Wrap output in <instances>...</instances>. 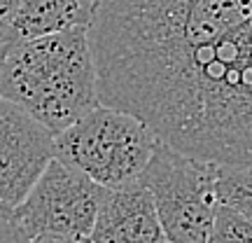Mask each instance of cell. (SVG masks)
<instances>
[{
    "instance_id": "obj_5",
    "label": "cell",
    "mask_w": 252,
    "mask_h": 243,
    "mask_svg": "<svg viewBox=\"0 0 252 243\" xmlns=\"http://www.w3.org/2000/svg\"><path fill=\"white\" fill-rule=\"evenodd\" d=\"M103 192L105 187L91 175L52 157L12 220L28 239L40 234L89 236Z\"/></svg>"
},
{
    "instance_id": "obj_9",
    "label": "cell",
    "mask_w": 252,
    "mask_h": 243,
    "mask_svg": "<svg viewBox=\"0 0 252 243\" xmlns=\"http://www.w3.org/2000/svg\"><path fill=\"white\" fill-rule=\"evenodd\" d=\"M217 201L238 210L252 222V169L220 164L217 173Z\"/></svg>"
},
{
    "instance_id": "obj_13",
    "label": "cell",
    "mask_w": 252,
    "mask_h": 243,
    "mask_svg": "<svg viewBox=\"0 0 252 243\" xmlns=\"http://www.w3.org/2000/svg\"><path fill=\"white\" fill-rule=\"evenodd\" d=\"M31 243H94L89 236H72V234H40L33 236Z\"/></svg>"
},
{
    "instance_id": "obj_14",
    "label": "cell",
    "mask_w": 252,
    "mask_h": 243,
    "mask_svg": "<svg viewBox=\"0 0 252 243\" xmlns=\"http://www.w3.org/2000/svg\"><path fill=\"white\" fill-rule=\"evenodd\" d=\"M5 45H7V42H2V40H0V61H2V54H5Z\"/></svg>"
},
{
    "instance_id": "obj_4",
    "label": "cell",
    "mask_w": 252,
    "mask_h": 243,
    "mask_svg": "<svg viewBox=\"0 0 252 243\" xmlns=\"http://www.w3.org/2000/svg\"><path fill=\"white\" fill-rule=\"evenodd\" d=\"M220 162L159 140L140 180L150 187L168 243H208L215 220Z\"/></svg>"
},
{
    "instance_id": "obj_10",
    "label": "cell",
    "mask_w": 252,
    "mask_h": 243,
    "mask_svg": "<svg viewBox=\"0 0 252 243\" xmlns=\"http://www.w3.org/2000/svg\"><path fill=\"white\" fill-rule=\"evenodd\" d=\"M208 243H252V222L238 210L220 204L208 234Z\"/></svg>"
},
{
    "instance_id": "obj_1",
    "label": "cell",
    "mask_w": 252,
    "mask_h": 243,
    "mask_svg": "<svg viewBox=\"0 0 252 243\" xmlns=\"http://www.w3.org/2000/svg\"><path fill=\"white\" fill-rule=\"evenodd\" d=\"M100 103L161 143L252 169V0H100Z\"/></svg>"
},
{
    "instance_id": "obj_11",
    "label": "cell",
    "mask_w": 252,
    "mask_h": 243,
    "mask_svg": "<svg viewBox=\"0 0 252 243\" xmlns=\"http://www.w3.org/2000/svg\"><path fill=\"white\" fill-rule=\"evenodd\" d=\"M0 243H31V239L14 220H2L0 222Z\"/></svg>"
},
{
    "instance_id": "obj_3",
    "label": "cell",
    "mask_w": 252,
    "mask_h": 243,
    "mask_svg": "<svg viewBox=\"0 0 252 243\" xmlns=\"http://www.w3.org/2000/svg\"><path fill=\"white\" fill-rule=\"evenodd\" d=\"M159 138L143 119L100 103L54 134V157L91 175L103 187L140 178Z\"/></svg>"
},
{
    "instance_id": "obj_7",
    "label": "cell",
    "mask_w": 252,
    "mask_h": 243,
    "mask_svg": "<svg viewBox=\"0 0 252 243\" xmlns=\"http://www.w3.org/2000/svg\"><path fill=\"white\" fill-rule=\"evenodd\" d=\"M89 239L94 243H168L152 192L140 178L105 187Z\"/></svg>"
},
{
    "instance_id": "obj_12",
    "label": "cell",
    "mask_w": 252,
    "mask_h": 243,
    "mask_svg": "<svg viewBox=\"0 0 252 243\" xmlns=\"http://www.w3.org/2000/svg\"><path fill=\"white\" fill-rule=\"evenodd\" d=\"M21 2H24V0H0V40H2V42H5L7 28H9V24H12V19L17 17Z\"/></svg>"
},
{
    "instance_id": "obj_6",
    "label": "cell",
    "mask_w": 252,
    "mask_h": 243,
    "mask_svg": "<svg viewBox=\"0 0 252 243\" xmlns=\"http://www.w3.org/2000/svg\"><path fill=\"white\" fill-rule=\"evenodd\" d=\"M52 157L54 134L0 96V222L12 220Z\"/></svg>"
},
{
    "instance_id": "obj_2",
    "label": "cell",
    "mask_w": 252,
    "mask_h": 243,
    "mask_svg": "<svg viewBox=\"0 0 252 243\" xmlns=\"http://www.w3.org/2000/svg\"><path fill=\"white\" fill-rule=\"evenodd\" d=\"M0 96L24 108L52 134L100 105L89 28L72 26L7 42L0 61Z\"/></svg>"
},
{
    "instance_id": "obj_8",
    "label": "cell",
    "mask_w": 252,
    "mask_h": 243,
    "mask_svg": "<svg viewBox=\"0 0 252 243\" xmlns=\"http://www.w3.org/2000/svg\"><path fill=\"white\" fill-rule=\"evenodd\" d=\"M100 0H24L7 28L5 42L56 33L72 26L89 28Z\"/></svg>"
}]
</instances>
